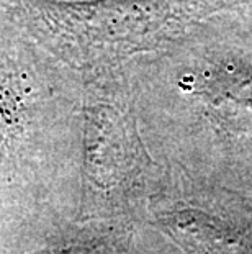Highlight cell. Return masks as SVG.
<instances>
[{"label": "cell", "instance_id": "cell-2", "mask_svg": "<svg viewBox=\"0 0 252 254\" xmlns=\"http://www.w3.org/2000/svg\"><path fill=\"white\" fill-rule=\"evenodd\" d=\"M7 110H8V97H7V87L2 79V72H0V138H2L5 122H7Z\"/></svg>", "mask_w": 252, "mask_h": 254}, {"label": "cell", "instance_id": "cell-1", "mask_svg": "<svg viewBox=\"0 0 252 254\" xmlns=\"http://www.w3.org/2000/svg\"><path fill=\"white\" fill-rule=\"evenodd\" d=\"M206 95L213 107L252 110V71H218L206 79Z\"/></svg>", "mask_w": 252, "mask_h": 254}, {"label": "cell", "instance_id": "cell-3", "mask_svg": "<svg viewBox=\"0 0 252 254\" xmlns=\"http://www.w3.org/2000/svg\"><path fill=\"white\" fill-rule=\"evenodd\" d=\"M40 254H92L87 250H80V248H67V250H57V251H48V253H40Z\"/></svg>", "mask_w": 252, "mask_h": 254}]
</instances>
